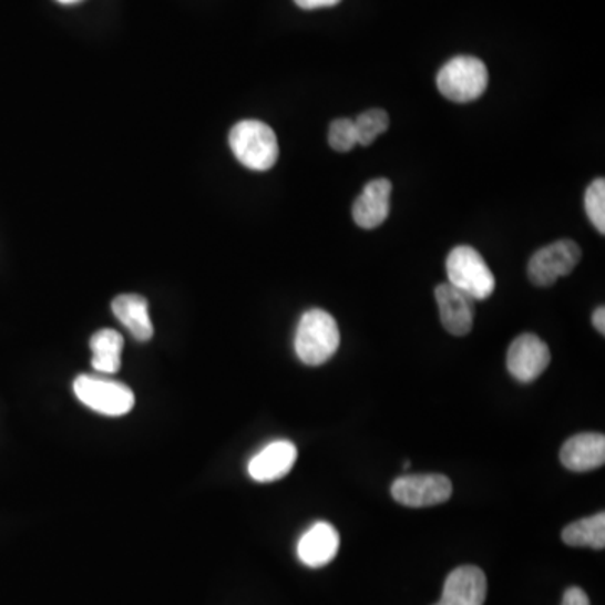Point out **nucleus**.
I'll list each match as a JSON object with an SVG mask.
<instances>
[{"label": "nucleus", "mask_w": 605, "mask_h": 605, "mask_svg": "<svg viewBox=\"0 0 605 605\" xmlns=\"http://www.w3.org/2000/svg\"><path fill=\"white\" fill-rule=\"evenodd\" d=\"M338 347L340 330L328 311L314 308L302 315L296 328L295 350L305 366H324L337 353Z\"/></svg>", "instance_id": "obj_1"}, {"label": "nucleus", "mask_w": 605, "mask_h": 605, "mask_svg": "<svg viewBox=\"0 0 605 605\" xmlns=\"http://www.w3.org/2000/svg\"><path fill=\"white\" fill-rule=\"evenodd\" d=\"M562 540L571 546H588L602 550L605 546V515L597 513L591 519L578 520L565 526Z\"/></svg>", "instance_id": "obj_17"}, {"label": "nucleus", "mask_w": 605, "mask_h": 605, "mask_svg": "<svg viewBox=\"0 0 605 605\" xmlns=\"http://www.w3.org/2000/svg\"><path fill=\"white\" fill-rule=\"evenodd\" d=\"M435 301H438L442 325L449 334L454 337H464L470 334L474 324V301L470 296L449 283H442L435 288Z\"/></svg>", "instance_id": "obj_10"}, {"label": "nucleus", "mask_w": 605, "mask_h": 605, "mask_svg": "<svg viewBox=\"0 0 605 605\" xmlns=\"http://www.w3.org/2000/svg\"><path fill=\"white\" fill-rule=\"evenodd\" d=\"M562 605H591V602L581 587H571L565 592Z\"/></svg>", "instance_id": "obj_21"}, {"label": "nucleus", "mask_w": 605, "mask_h": 605, "mask_svg": "<svg viewBox=\"0 0 605 605\" xmlns=\"http://www.w3.org/2000/svg\"><path fill=\"white\" fill-rule=\"evenodd\" d=\"M123 345L125 341L119 331L110 330V328L96 331L90 341L93 369L96 372L106 373V376L119 372L122 367Z\"/></svg>", "instance_id": "obj_16"}, {"label": "nucleus", "mask_w": 605, "mask_h": 605, "mask_svg": "<svg viewBox=\"0 0 605 605\" xmlns=\"http://www.w3.org/2000/svg\"><path fill=\"white\" fill-rule=\"evenodd\" d=\"M392 184L387 178H377L363 187L362 194L353 202V221L362 229H376L386 223L390 213Z\"/></svg>", "instance_id": "obj_12"}, {"label": "nucleus", "mask_w": 605, "mask_h": 605, "mask_svg": "<svg viewBox=\"0 0 605 605\" xmlns=\"http://www.w3.org/2000/svg\"><path fill=\"white\" fill-rule=\"evenodd\" d=\"M74 393L78 399L93 409L110 418L129 414L135 406V396L132 389L125 383L105 377L80 376L74 380Z\"/></svg>", "instance_id": "obj_5"}, {"label": "nucleus", "mask_w": 605, "mask_h": 605, "mask_svg": "<svg viewBox=\"0 0 605 605\" xmlns=\"http://www.w3.org/2000/svg\"><path fill=\"white\" fill-rule=\"evenodd\" d=\"M561 461L567 470L587 473L605 463V438L597 432H584L565 442Z\"/></svg>", "instance_id": "obj_14"}, {"label": "nucleus", "mask_w": 605, "mask_h": 605, "mask_svg": "<svg viewBox=\"0 0 605 605\" xmlns=\"http://www.w3.org/2000/svg\"><path fill=\"white\" fill-rule=\"evenodd\" d=\"M340 548V535L334 525L318 522L301 536L298 543V557L311 568L325 567L337 557Z\"/></svg>", "instance_id": "obj_13"}, {"label": "nucleus", "mask_w": 605, "mask_h": 605, "mask_svg": "<svg viewBox=\"0 0 605 605\" xmlns=\"http://www.w3.org/2000/svg\"><path fill=\"white\" fill-rule=\"evenodd\" d=\"M112 310L120 324L139 341L154 337V325L150 320L148 302L140 295H120L113 299Z\"/></svg>", "instance_id": "obj_15"}, {"label": "nucleus", "mask_w": 605, "mask_h": 605, "mask_svg": "<svg viewBox=\"0 0 605 605\" xmlns=\"http://www.w3.org/2000/svg\"><path fill=\"white\" fill-rule=\"evenodd\" d=\"M585 213L595 229L605 234V181L597 178L588 185L585 192Z\"/></svg>", "instance_id": "obj_19"}, {"label": "nucleus", "mask_w": 605, "mask_h": 605, "mask_svg": "<svg viewBox=\"0 0 605 605\" xmlns=\"http://www.w3.org/2000/svg\"><path fill=\"white\" fill-rule=\"evenodd\" d=\"M298 449L289 441H275L259 451L247 464V473L258 483L281 480L295 466Z\"/></svg>", "instance_id": "obj_11"}, {"label": "nucleus", "mask_w": 605, "mask_h": 605, "mask_svg": "<svg viewBox=\"0 0 605 605\" xmlns=\"http://www.w3.org/2000/svg\"><path fill=\"white\" fill-rule=\"evenodd\" d=\"M60 4L64 6H71V4H78V2H81V0H58Z\"/></svg>", "instance_id": "obj_24"}, {"label": "nucleus", "mask_w": 605, "mask_h": 605, "mask_svg": "<svg viewBox=\"0 0 605 605\" xmlns=\"http://www.w3.org/2000/svg\"><path fill=\"white\" fill-rule=\"evenodd\" d=\"M328 143H330L331 148L337 150V152H350L353 146L359 145V143H357L353 120H335L330 125V130H328Z\"/></svg>", "instance_id": "obj_20"}, {"label": "nucleus", "mask_w": 605, "mask_h": 605, "mask_svg": "<svg viewBox=\"0 0 605 605\" xmlns=\"http://www.w3.org/2000/svg\"><path fill=\"white\" fill-rule=\"evenodd\" d=\"M548 345L536 335H520L510 345L506 367L519 382L530 383L539 379L548 369Z\"/></svg>", "instance_id": "obj_8"}, {"label": "nucleus", "mask_w": 605, "mask_h": 605, "mask_svg": "<svg viewBox=\"0 0 605 605\" xmlns=\"http://www.w3.org/2000/svg\"><path fill=\"white\" fill-rule=\"evenodd\" d=\"M353 125H356L357 143L362 146L372 145L377 136L389 129V113L380 109L367 110L359 119L353 120Z\"/></svg>", "instance_id": "obj_18"}, {"label": "nucleus", "mask_w": 605, "mask_h": 605, "mask_svg": "<svg viewBox=\"0 0 605 605\" xmlns=\"http://www.w3.org/2000/svg\"><path fill=\"white\" fill-rule=\"evenodd\" d=\"M445 271L449 285L470 296L473 301L490 298L494 293L496 281L493 271L474 247H454L445 262Z\"/></svg>", "instance_id": "obj_3"}, {"label": "nucleus", "mask_w": 605, "mask_h": 605, "mask_svg": "<svg viewBox=\"0 0 605 605\" xmlns=\"http://www.w3.org/2000/svg\"><path fill=\"white\" fill-rule=\"evenodd\" d=\"M452 483L444 474H418L393 481L392 498L409 509H428L451 498Z\"/></svg>", "instance_id": "obj_7"}, {"label": "nucleus", "mask_w": 605, "mask_h": 605, "mask_svg": "<svg viewBox=\"0 0 605 605\" xmlns=\"http://www.w3.org/2000/svg\"><path fill=\"white\" fill-rule=\"evenodd\" d=\"M592 324H594L595 330H597L598 334H602V335L605 334L604 307H598L597 310L594 311V317H592Z\"/></svg>", "instance_id": "obj_23"}, {"label": "nucleus", "mask_w": 605, "mask_h": 605, "mask_svg": "<svg viewBox=\"0 0 605 605\" xmlns=\"http://www.w3.org/2000/svg\"><path fill=\"white\" fill-rule=\"evenodd\" d=\"M341 0H295V4L305 11H315V9L334 8L340 4Z\"/></svg>", "instance_id": "obj_22"}, {"label": "nucleus", "mask_w": 605, "mask_h": 605, "mask_svg": "<svg viewBox=\"0 0 605 605\" xmlns=\"http://www.w3.org/2000/svg\"><path fill=\"white\" fill-rule=\"evenodd\" d=\"M582 249L571 239L557 240L536 250L529 263V278L535 286H552L571 275L581 263Z\"/></svg>", "instance_id": "obj_6"}, {"label": "nucleus", "mask_w": 605, "mask_h": 605, "mask_svg": "<svg viewBox=\"0 0 605 605\" xmlns=\"http://www.w3.org/2000/svg\"><path fill=\"white\" fill-rule=\"evenodd\" d=\"M233 154L244 167L266 172L275 167L279 157V145L271 126L259 120H243L229 133Z\"/></svg>", "instance_id": "obj_2"}, {"label": "nucleus", "mask_w": 605, "mask_h": 605, "mask_svg": "<svg viewBox=\"0 0 605 605\" xmlns=\"http://www.w3.org/2000/svg\"><path fill=\"white\" fill-rule=\"evenodd\" d=\"M490 74L486 64L474 57H458L441 68L435 78L442 96L454 103H471L483 96Z\"/></svg>", "instance_id": "obj_4"}, {"label": "nucleus", "mask_w": 605, "mask_h": 605, "mask_svg": "<svg viewBox=\"0 0 605 605\" xmlns=\"http://www.w3.org/2000/svg\"><path fill=\"white\" fill-rule=\"evenodd\" d=\"M488 581L481 568L463 565L448 575L439 605H483L486 601Z\"/></svg>", "instance_id": "obj_9"}, {"label": "nucleus", "mask_w": 605, "mask_h": 605, "mask_svg": "<svg viewBox=\"0 0 605 605\" xmlns=\"http://www.w3.org/2000/svg\"><path fill=\"white\" fill-rule=\"evenodd\" d=\"M434 605H439V604H434Z\"/></svg>", "instance_id": "obj_25"}]
</instances>
